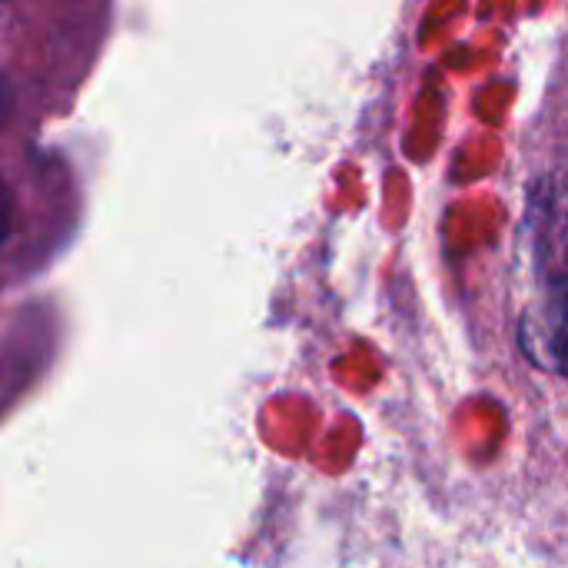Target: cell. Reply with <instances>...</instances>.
Segmentation results:
<instances>
[{"mask_svg":"<svg viewBox=\"0 0 568 568\" xmlns=\"http://www.w3.org/2000/svg\"><path fill=\"white\" fill-rule=\"evenodd\" d=\"M10 113H13V90H10V83L0 77V130H3V123L10 120Z\"/></svg>","mask_w":568,"mask_h":568,"instance_id":"cell-3","label":"cell"},{"mask_svg":"<svg viewBox=\"0 0 568 568\" xmlns=\"http://www.w3.org/2000/svg\"><path fill=\"white\" fill-rule=\"evenodd\" d=\"M10 226H13V193H10V186L0 180V246H3V240L10 236Z\"/></svg>","mask_w":568,"mask_h":568,"instance_id":"cell-2","label":"cell"},{"mask_svg":"<svg viewBox=\"0 0 568 568\" xmlns=\"http://www.w3.org/2000/svg\"><path fill=\"white\" fill-rule=\"evenodd\" d=\"M523 353L546 373L568 376V273L542 286L519 320Z\"/></svg>","mask_w":568,"mask_h":568,"instance_id":"cell-1","label":"cell"}]
</instances>
